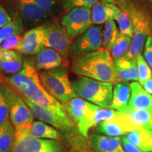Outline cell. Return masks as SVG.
<instances>
[{
    "label": "cell",
    "instance_id": "obj_1",
    "mask_svg": "<svg viewBox=\"0 0 152 152\" xmlns=\"http://www.w3.org/2000/svg\"><path fill=\"white\" fill-rule=\"evenodd\" d=\"M0 80L12 88L23 99L61 116H68L63 104L45 90L37 71L29 58H24L23 66L18 73L9 75L0 74Z\"/></svg>",
    "mask_w": 152,
    "mask_h": 152
},
{
    "label": "cell",
    "instance_id": "obj_2",
    "mask_svg": "<svg viewBox=\"0 0 152 152\" xmlns=\"http://www.w3.org/2000/svg\"><path fill=\"white\" fill-rule=\"evenodd\" d=\"M71 69L79 76L115 84L116 75L114 61L109 50H99L73 58Z\"/></svg>",
    "mask_w": 152,
    "mask_h": 152
},
{
    "label": "cell",
    "instance_id": "obj_3",
    "mask_svg": "<svg viewBox=\"0 0 152 152\" xmlns=\"http://www.w3.org/2000/svg\"><path fill=\"white\" fill-rule=\"evenodd\" d=\"M116 3L119 4L120 9L130 15L132 20L133 36L130 48L125 56L136 59L138 55L142 54L147 37L151 33V18L143 8L129 0H118Z\"/></svg>",
    "mask_w": 152,
    "mask_h": 152
},
{
    "label": "cell",
    "instance_id": "obj_4",
    "mask_svg": "<svg viewBox=\"0 0 152 152\" xmlns=\"http://www.w3.org/2000/svg\"><path fill=\"white\" fill-rule=\"evenodd\" d=\"M77 96L103 108H111L113 83L79 76L72 82Z\"/></svg>",
    "mask_w": 152,
    "mask_h": 152
},
{
    "label": "cell",
    "instance_id": "obj_5",
    "mask_svg": "<svg viewBox=\"0 0 152 152\" xmlns=\"http://www.w3.org/2000/svg\"><path fill=\"white\" fill-rule=\"evenodd\" d=\"M39 75L45 90L60 103L65 104L77 96L70 81L67 66L42 71Z\"/></svg>",
    "mask_w": 152,
    "mask_h": 152
},
{
    "label": "cell",
    "instance_id": "obj_6",
    "mask_svg": "<svg viewBox=\"0 0 152 152\" xmlns=\"http://www.w3.org/2000/svg\"><path fill=\"white\" fill-rule=\"evenodd\" d=\"M4 85L9 106V117L14 126L16 137L29 133L35 118L31 110L18 93L5 83Z\"/></svg>",
    "mask_w": 152,
    "mask_h": 152
},
{
    "label": "cell",
    "instance_id": "obj_7",
    "mask_svg": "<svg viewBox=\"0 0 152 152\" xmlns=\"http://www.w3.org/2000/svg\"><path fill=\"white\" fill-rule=\"evenodd\" d=\"M62 104L67 115L75 123L80 134L85 137H88L89 130L94 128L93 118L94 112L99 106L79 96L71 99Z\"/></svg>",
    "mask_w": 152,
    "mask_h": 152
},
{
    "label": "cell",
    "instance_id": "obj_8",
    "mask_svg": "<svg viewBox=\"0 0 152 152\" xmlns=\"http://www.w3.org/2000/svg\"><path fill=\"white\" fill-rule=\"evenodd\" d=\"M61 24L73 42L93 26L91 8L77 7L66 11L61 19Z\"/></svg>",
    "mask_w": 152,
    "mask_h": 152
},
{
    "label": "cell",
    "instance_id": "obj_9",
    "mask_svg": "<svg viewBox=\"0 0 152 152\" xmlns=\"http://www.w3.org/2000/svg\"><path fill=\"white\" fill-rule=\"evenodd\" d=\"M71 41L67 32L61 23H47L45 47L54 49L59 53L64 62V66L69 65L71 58Z\"/></svg>",
    "mask_w": 152,
    "mask_h": 152
},
{
    "label": "cell",
    "instance_id": "obj_10",
    "mask_svg": "<svg viewBox=\"0 0 152 152\" xmlns=\"http://www.w3.org/2000/svg\"><path fill=\"white\" fill-rule=\"evenodd\" d=\"M31 110L34 117L37 121L52 125L63 134L64 137L71 135L78 130L75 123L69 116H61L58 113L32 103L30 101L23 99ZM79 131V130H78Z\"/></svg>",
    "mask_w": 152,
    "mask_h": 152
},
{
    "label": "cell",
    "instance_id": "obj_11",
    "mask_svg": "<svg viewBox=\"0 0 152 152\" xmlns=\"http://www.w3.org/2000/svg\"><path fill=\"white\" fill-rule=\"evenodd\" d=\"M18 15L26 28L37 27L48 23L53 18L47 11L33 0H13Z\"/></svg>",
    "mask_w": 152,
    "mask_h": 152
},
{
    "label": "cell",
    "instance_id": "obj_12",
    "mask_svg": "<svg viewBox=\"0 0 152 152\" xmlns=\"http://www.w3.org/2000/svg\"><path fill=\"white\" fill-rule=\"evenodd\" d=\"M11 152H67V149L61 142L35 138L28 133L16 138Z\"/></svg>",
    "mask_w": 152,
    "mask_h": 152
},
{
    "label": "cell",
    "instance_id": "obj_13",
    "mask_svg": "<svg viewBox=\"0 0 152 152\" xmlns=\"http://www.w3.org/2000/svg\"><path fill=\"white\" fill-rule=\"evenodd\" d=\"M102 27L92 26L86 32L72 42L71 58L99 50L102 47Z\"/></svg>",
    "mask_w": 152,
    "mask_h": 152
},
{
    "label": "cell",
    "instance_id": "obj_14",
    "mask_svg": "<svg viewBox=\"0 0 152 152\" xmlns=\"http://www.w3.org/2000/svg\"><path fill=\"white\" fill-rule=\"evenodd\" d=\"M139 128L126 113L119 111L114 118L101 122L96 126V132L110 137H120Z\"/></svg>",
    "mask_w": 152,
    "mask_h": 152
},
{
    "label": "cell",
    "instance_id": "obj_15",
    "mask_svg": "<svg viewBox=\"0 0 152 152\" xmlns=\"http://www.w3.org/2000/svg\"><path fill=\"white\" fill-rule=\"evenodd\" d=\"M47 23L33 28L22 36L20 45L17 52L26 56H34L45 47Z\"/></svg>",
    "mask_w": 152,
    "mask_h": 152
},
{
    "label": "cell",
    "instance_id": "obj_16",
    "mask_svg": "<svg viewBox=\"0 0 152 152\" xmlns=\"http://www.w3.org/2000/svg\"><path fill=\"white\" fill-rule=\"evenodd\" d=\"M31 61L37 71H50L64 66V60L59 53L46 47L34 55Z\"/></svg>",
    "mask_w": 152,
    "mask_h": 152
},
{
    "label": "cell",
    "instance_id": "obj_17",
    "mask_svg": "<svg viewBox=\"0 0 152 152\" xmlns=\"http://www.w3.org/2000/svg\"><path fill=\"white\" fill-rule=\"evenodd\" d=\"M92 149L96 152H125L121 144V137L104 136L92 133L89 136Z\"/></svg>",
    "mask_w": 152,
    "mask_h": 152
},
{
    "label": "cell",
    "instance_id": "obj_18",
    "mask_svg": "<svg viewBox=\"0 0 152 152\" xmlns=\"http://www.w3.org/2000/svg\"><path fill=\"white\" fill-rule=\"evenodd\" d=\"M116 75V83L137 81L138 74L136 59L124 56L114 61Z\"/></svg>",
    "mask_w": 152,
    "mask_h": 152
},
{
    "label": "cell",
    "instance_id": "obj_19",
    "mask_svg": "<svg viewBox=\"0 0 152 152\" xmlns=\"http://www.w3.org/2000/svg\"><path fill=\"white\" fill-rule=\"evenodd\" d=\"M131 96L129 107L147 110L152 113V94L148 93L137 81L130 83Z\"/></svg>",
    "mask_w": 152,
    "mask_h": 152
},
{
    "label": "cell",
    "instance_id": "obj_20",
    "mask_svg": "<svg viewBox=\"0 0 152 152\" xmlns=\"http://www.w3.org/2000/svg\"><path fill=\"white\" fill-rule=\"evenodd\" d=\"M119 7L114 4L99 1L91 8L93 25L100 26L111 20H114Z\"/></svg>",
    "mask_w": 152,
    "mask_h": 152
},
{
    "label": "cell",
    "instance_id": "obj_21",
    "mask_svg": "<svg viewBox=\"0 0 152 152\" xmlns=\"http://www.w3.org/2000/svg\"><path fill=\"white\" fill-rule=\"evenodd\" d=\"M131 96L130 84L128 82H119L113 85V99L111 109L123 112L129 106Z\"/></svg>",
    "mask_w": 152,
    "mask_h": 152
},
{
    "label": "cell",
    "instance_id": "obj_22",
    "mask_svg": "<svg viewBox=\"0 0 152 152\" xmlns=\"http://www.w3.org/2000/svg\"><path fill=\"white\" fill-rule=\"evenodd\" d=\"M30 134L38 139L53 140L64 143L63 134L52 125L42 121H33L30 129Z\"/></svg>",
    "mask_w": 152,
    "mask_h": 152
},
{
    "label": "cell",
    "instance_id": "obj_23",
    "mask_svg": "<svg viewBox=\"0 0 152 152\" xmlns=\"http://www.w3.org/2000/svg\"><path fill=\"white\" fill-rule=\"evenodd\" d=\"M130 143L145 152L152 151V130L142 128H137L125 134Z\"/></svg>",
    "mask_w": 152,
    "mask_h": 152
},
{
    "label": "cell",
    "instance_id": "obj_24",
    "mask_svg": "<svg viewBox=\"0 0 152 152\" xmlns=\"http://www.w3.org/2000/svg\"><path fill=\"white\" fill-rule=\"evenodd\" d=\"M16 142V131L11 120L0 126V152H11Z\"/></svg>",
    "mask_w": 152,
    "mask_h": 152
},
{
    "label": "cell",
    "instance_id": "obj_25",
    "mask_svg": "<svg viewBox=\"0 0 152 152\" xmlns=\"http://www.w3.org/2000/svg\"><path fill=\"white\" fill-rule=\"evenodd\" d=\"M123 113H126L139 128L152 130V113L145 109L128 107Z\"/></svg>",
    "mask_w": 152,
    "mask_h": 152
},
{
    "label": "cell",
    "instance_id": "obj_26",
    "mask_svg": "<svg viewBox=\"0 0 152 152\" xmlns=\"http://www.w3.org/2000/svg\"><path fill=\"white\" fill-rule=\"evenodd\" d=\"M131 39L130 37L119 33L116 39L109 50L113 61L118 59L127 54L130 46Z\"/></svg>",
    "mask_w": 152,
    "mask_h": 152
},
{
    "label": "cell",
    "instance_id": "obj_27",
    "mask_svg": "<svg viewBox=\"0 0 152 152\" xmlns=\"http://www.w3.org/2000/svg\"><path fill=\"white\" fill-rule=\"evenodd\" d=\"M119 33V30L114 20L106 22L102 30V46L104 48L109 50L116 39Z\"/></svg>",
    "mask_w": 152,
    "mask_h": 152
},
{
    "label": "cell",
    "instance_id": "obj_28",
    "mask_svg": "<svg viewBox=\"0 0 152 152\" xmlns=\"http://www.w3.org/2000/svg\"><path fill=\"white\" fill-rule=\"evenodd\" d=\"M114 20H115L118 25L120 33L132 39L133 36V27L130 15L126 11L119 8V10L115 14Z\"/></svg>",
    "mask_w": 152,
    "mask_h": 152
},
{
    "label": "cell",
    "instance_id": "obj_29",
    "mask_svg": "<svg viewBox=\"0 0 152 152\" xmlns=\"http://www.w3.org/2000/svg\"><path fill=\"white\" fill-rule=\"evenodd\" d=\"M24 28L25 27L20 17L18 16L14 17L9 23L0 29V44L11 35L22 34Z\"/></svg>",
    "mask_w": 152,
    "mask_h": 152
},
{
    "label": "cell",
    "instance_id": "obj_30",
    "mask_svg": "<svg viewBox=\"0 0 152 152\" xmlns=\"http://www.w3.org/2000/svg\"><path fill=\"white\" fill-rule=\"evenodd\" d=\"M22 54L15 58L9 60H0V72L4 75H14L18 73L23 66Z\"/></svg>",
    "mask_w": 152,
    "mask_h": 152
},
{
    "label": "cell",
    "instance_id": "obj_31",
    "mask_svg": "<svg viewBox=\"0 0 152 152\" xmlns=\"http://www.w3.org/2000/svg\"><path fill=\"white\" fill-rule=\"evenodd\" d=\"M136 61L137 68L138 82L140 83V85H142L144 82H146L151 77L152 71L149 64L144 59L142 54L138 55L136 58Z\"/></svg>",
    "mask_w": 152,
    "mask_h": 152
},
{
    "label": "cell",
    "instance_id": "obj_32",
    "mask_svg": "<svg viewBox=\"0 0 152 152\" xmlns=\"http://www.w3.org/2000/svg\"><path fill=\"white\" fill-rule=\"evenodd\" d=\"M10 119L9 106L5 91L4 83L0 80V126Z\"/></svg>",
    "mask_w": 152,
    "mask_h": 152
},
{
    "label": "cell",
    "instance_id": "obj_33",
    "mask_svg": "<svg viewBox=\"0 0 152 152\" xmlns=\"http://www.w3.org/2000/svg\"><path fill=\"white\" fill-rule=\"evenodd\" d=\"M99 0H60L62 11H68L77 7L92 8Z\"/></svg>",
    "mask_w": 152,
    "mask_h": 152
},
{
    "label": "cell",
    "instance_id": "obj_34",
    "mask_svg": "<svg viewBox=\"0 0 152 152\" xmlns=\"http://www.w3.org/2000/svg\"><path fill=\"white\" fill-rule=\"evenodd\" d=\"M52 16H56L62 11L60 0H33Z\"/></svg>",
    "mask_w": 152,
    "mask_h": 152
},
{
    "label": "cell",
    "instance_id": "obj_35",
    "mask_svg": "<svg viewBox=\"0 0 152 152\" xmlns=\"http://www.w3.org/2000/svg\"><path fill=\"white\" fill-rule=\"evenodd\" d=\"M21 34H16L7 37L0 44V50H16L20 45Z\"/></svg>",
    "mask_w": 152,
    "mask_h": 152
},
{
    "label": "cell",
    "instance_id": "obj_36",
    "mask_svg": "<svg viewBox=\"0 0 152 152\" xmlns=\"http://www.w3.org/2000/svg\"><path fill=\"white\" fill-rule=\"evenodd\" d=\"M144 58L152 69V36L147 37L144 47Z\"/></svg>",
    "mask_w": 152,
    "mask_h": 152
},
{
    "label": "cell",
    "instance_id": "obj_37",
    "mask_svg": "<svg viewBox=\"0 0 152 152\" xmlns=\"http://www.w3.org/2000/svg\"><path fill=\"white\" fill-rule=\"evenodd\" d=\"M12 20L13 18L9 14L8 11L0 4V29L9 23Z\"/></svg>",
    "mask_w": 152,
    "mask_h": 152
},
{
    "label": "cell",
    "instance_id": "obj_38",
    "mask_svg": "<svg viewBox=\"0 0 152 152\" xmlns=\"http://www.w3.org/2000/svg\"><path fill=\"white\" fill-rule=\"evenodd\" d=\"M121 144H122V146L125 152H145L139 149L134 144L130 143L125 137H121Z\"/></svg>",
    "mask_w": 152,
    "mask_h": 152
},
{
    "label": "cell",
    "instance_id": "obj_39",
    "mask_svg": "<svg viewBox=\"0 0 152 152\" xmlns=\"http://www.w3.org/2000/svg\"><path fill=\"white\" fill-rule=\"evenodd\" d=\"M142 86L143 87V88L147 91L148 93L152 94V76L149 79H148L147 81L144 82Z\"/></svg>",
    "mask_w": 152,
    "mask_h": 152
},
{
    "label": "cell",
    "instance_id": "obj_40",
    "mask_svg": "<svg viewBox=\"0 0 152 152\" xmlns=\"http://www.w3.org/2000/svg\"><path fill=\"white\" fill-rule=\"evenodd\" d=\"M102 1H104V2H108V3H111V4H114L116 3L118 0H102Z\"/></svg>",
    "mask_w": 152,
    "mask_h": 152
},
{
    "label": "cell",
    "instance_id": "obj_41",
    "mask_svg": "<svg viewBox=\"0 0 152 152\" xmlns=\"http://www.w3.org/2000/svg\"><path fill=\"white\" fill-rule=\"evenodd\" d=\"M148 1H149V2H150V3H151V4H152V0H148Z\"/></svg>",
    "mask_w": 152,
    "mask_h": 152
}]
</instances>
